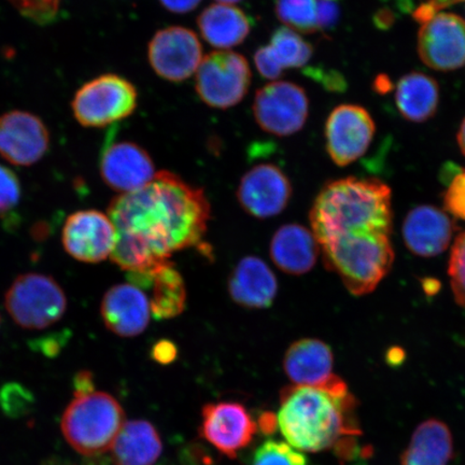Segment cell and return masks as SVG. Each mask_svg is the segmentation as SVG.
I'll return each mask as SVG.
<instances>
[{
    "label": "cell",
    "mask_w": 465,
    "mask_h": 465,
    "mask_svg": "<svg viewBox=\"0 0 465 465\" xmlns=\"http://www.w3.org/2000/svg\"><path fill=\"white\" fill-rule=\"evenodd\" d=\"M395 20H397V15H395L391 9L388 8L378 10L373 17L375 26L383 29V31H387V29L392 27Z\"/></svg>",
    "instance_id": "39"
},
{
    "label": "cell",
    "mask_w": 465,
    "mask_h": 465,
    "mask_svg": "<svg viewBox=\"0 0 465 465\" xmlns=\"http://www.w3.org/2000/svg\"><path fill=\"white\" fill-rule=\"evenodd\" d=\"M444 205L452 216L465 221V171L458 172L449 182Z\"/></svg>",
    "instance_id": "33"
},
{
    "label": "cell",
    "mask_w": 465,
    "mask_h": 465,
    "mask_svg": "<svg viewBox=\"0 0 465 465\" xmlns=\"http://www.w3.org/2000/svg\"><path fill=\"white\" fill-rule=\"evenodd\" d=\"M340 19V8L334 2L318 0V29L330 31Z\"/></svg>",
    "instance_id": "35"
},
{
    "label": "cell",
    "mask_w": 465,
    "mask_h": 465,
    "mask_svg": "<svg viewBox=\"0 0 465 465\" xmlns=\"http://www.w3.org/2000/svg\"><path fill=\"white\" fill-rule=\"evenodd\" d=\"M457 141L459 147H460L462 153L465 155V119L460 125V129H459Z\"/></svg>",
    "instance_id": "43"
},
{
    "label": "cell",
    "mask_w": 465,
    "mask_h": 465,
    "mask_svg": "<svg viewBox=\"0 0 465 465\" xmlns=\"http://www.w3.org/2000/svg\"><path fill=\"white\" fill-rule=\"evenodd\" d=\"M401 114L411 122H426L438 112L440 89L436 81L421 73H411L401 78L395 93Z\"/></svg>",
    "instance_id": "25"
},
{
    "label": "cell",
    "mask_w": 465,
    "mask_h": 465,
    "mask_svg": "<svg viewBox=\"0 0 465 465\" xmlns=\"http://www.w3.org/2000/svg\"><path fill=\"white\" fill-rule=\"evenodd\" d=\"M310 218L319 246L391 240V190L377 179L334 180L319 192Z\"/></svg>",
    "instance_id": "2"
},
{
    "label": "cell",
    "mask_w": 465,
    "mask_h": 465,
    "mask_svg": "<svg viewBox=\"0 0 465 465\" xmlns=\"http://www.w3.org/2000/svg\"><path fill=\"white\" fill-rule=\"evenodd\" d=\"M374 120L358 104H341L325 124V147L334 164L346 167L361 158L375 135Z\"/></svg>",
    "instance_id": "10"
},
{
    "label": "cell",
    "mask_w": 465,
    "mask_h": 465,
    "mask_svg": "<svg viewBox=\"0 0 465 465\" xmlns=\"http://www.w3.org/2000/svg\"><path fill=\"white\" fill-rule=\"evenodd\" d=\"M252 110L262 131L288 137L303 130L310 114V100L299 84L272 81L255 93Z\"/></svg>",
    "instance_id": "8"
},
{
    "label": "cell",
    "mask_w": 465,
    "mask_h": 465,
    "mask_svg": "<svg viewBox=\"0 0 465 465\" xmlns=\"http://www.w3.org/2000/svg\"><path fill=\"white\" fill-rule=\"evenodd\" d=\"M49 143V131L38 116L25 112L0 116V155L11 164H35L45 154Z\"/></svg>",
    "instance_id": "16"
},
{
    "label": "cell",
    "mask_w": 465,
    "mask_h": 465,
    "mask_svg": "<svg viewBox=\"0 0 465 465\" xmlns=\"http://www.w3.org/2000/svg\"><path fill=\"white\" fill-rule=\"evenodd\" d=\"M110 450L114 465H155L163 444L153 423L132 420L124 423Z\"/></svg>",
    "instance_id": "23"
},
{
    "label": "cell",
    "mask_w": 465,
    "mask_h": 465,
    "mask_svg": "<svg viewBox=\"0 0 465 465\" xmlns=\"http://www.w3.org/2000/svg\"><path fill=\"white\" fill-rule=\"evenodd\" d=\"M162 7L172 14L185 15L194 11L203 0H159Z\"/></svg>",
    "instance_id": "37"
},
{
    "label": "cell",
    "mask_w": 465,
    "mask_h": 465,
    "mask_svg": "<svg viewBox=\"0 0 465 465\" xmlns=\"http://www.w3.org/2000/svg\"><path fill=\"white\" fill-rule=\"evenodd\" d=\"M100 172L104 183L122 194L143 188L158 173L147 151L132 142H112L104 145Z\"/></svg>",
    "instance_id": "15"
},
{
    "label": "cell",
    "mask_w": 465,
    "mask_h": 465,
    "mask_svg": "<svg viewBox=\"0 0 465 465\" xmlns=\"http://www.w3.org/2000/svg\"><path fill=\"white\" fill-rule=\"evenodd\" d=\"M266 48L282 72L303 68L313 55V46L299 33L286 26L276 29Z\"/></svg>",
    "instance_id": "27"
},
{
    "label": "cell",
    "mask_w": 465,
    "mask_h": 465,
    "mask_svg": "<svg viewBox=\"0 0 465 465\" xmlns=\"http://www.w3.org/2000/svg\"><path fill=\"white\" fill-rule=\"evenodd\" d=\"M0 322H2V320H0Z\"/></svg>",
    "instance_id": "46"
},
{
    "label": "cell",
    "mask_w": 465,
    "mask_h": 465,
    "mask_svg": "<svg viewBox=\"0 0 465 465\" xmlns=\"http://www.w3.org/2000/svg\"><path fill=\"white\" fill-rule=\"evenodd\" d=\"M229 293L236 304L249 310H265L274 303L278 282L274 272L258 257L238 262L229 278Z\"/></svg>",
    "instance_id": "18"
},
{
    "label": "cell",
    "mask_w": 465,
    "mask_h": 465,
    "mask_svg": "<svg viewBox=\"0 0 465 465\" xmlns=\"http://www.w3.org/2000/svg\"><path fill=\"white\" fill-rule=\"evenodd\" d=\"M261 426L264 432L272 433L276 428V418L271 414L262 417Z\"/></svg>",
    "instance_id": "42"
},
{
    "label": "cell",
    "mask_w": 465,
    "mask_h": 465,
    "mask_svg": "<svg viewBox=\"0 0 465 465\" xmlns=\"http://www.w3.org/2000/svg\"><path fill=\"white\" fill-rule=\"evenodd\" d=\"M5 306L22 329L43 330L65 315L67 298L54 278L27 272L11 284L5 296Z\"/></svg>",
    "instance_id": "5"
},
{
    "label": "cell",
    "mask_w": 465,
    "mask_h": 465,
    "mask_svg": "<svg viewBox=\"0 0 465 465\" xmlns=\"http://www.w3.org/2000/svg\"><path fill=\"white\" fill-rule=\"evenodd\" d=\"M278 426L290 446L318 452L340 443L341 436L359 434L353 421L356 400L335 375L322 387L283 389Z\"/></svg>",
    "instance_id": "3"
},
{
    "label": "cell",
    "mask_w": 465,
    "mask_h": 465,
    "mask_svg": "<svg viewBox=\"0 0 465 465\" xmlns=\"http://www.w3.org/2000/svg\"><path fill=\"white\" fill-rule=\"evenodd\" d=\"M197 27L205 42L219 50H230L245 43L252 22L235 5L213 4L197 17Z\"/></svg>",
    "instance_id": "22"
},
{
    "label": "cell",
    "mask_w": 465,
    "mask_h": 465,
    "mask_svg": "<svg viewBox=\"0 0 465 465\" xmlns=\"http://www.w3.org/2000/svg\"><path fill=\"white\" fill-rule=\"evenodd\" d=\"M252 80L245 56L218 50L203 56L195 74V91L208 107L225 110L237 106L246 97Z\"/></svg>",
    "instance_id": "6"
},
{
    "label": "cell",
    "mask_w": 465,
    "mask_h": 465,
    "mask_svg": "<svg viewBox=\"0 0 465 465\" xmlns=\"http://www.w3.org/2000/svg\"><path fill=\"white\" fill-rule=\"evenodd\" d=\"M452 223L444 212L433 206L412 209L404 221L403 237L407 248L423 258L443 253L452 237Z\"/></svg>",
    "instance_id": "19"
},
{
    "label": "cell",
    "mask_w": 465,
    "mask_h": 465,
    "mask_svg": "<svg viewBox=\"0 0 465 465\" xmlns=\"http://www.w3.org/2000/svg\"><path fill=\"white\" fill-rule=\"evenodd\" d=\"M151 295V313L155 319H173L183 313L187 304V289L183 277L170 260L154 272Z\"/></svg>",
    "instance_id": "26"
},
{
    "label": "cell",
    "mask_w": 465,
    "mask_h": 465,
    "mask_svg": "<svg viewBox=\"0 0 465 465\" xmlns=\"http://www.w3.org/2000/svg\"><path fill=\"white\" fill-rule=\"evenodd\" d=\"M74 397L89 394L95 391L94 380L89 371H80L74 381Z\"/></svg>",
    "instance_id": "38"
},
{
    "label": "cell",
    "mask_w": 465,
    "mask_h": 465,
    "mask_svg": "<svg viewBox=\"0 0 465 465\" xmlns=\"http://www.w3.org/2000/svg\"><path fill=\"white\" fill-rule=\"evenodd\" d=\"M62 241L72 258L84 263H100L112 257L116 231L109 216L90 209L74 213L67 218Z\"/></svg>",
    "instance_id": "12"
},
{
    "label": "cell",
    "mask_w": 465,
    "mask_h": 465,
    "mask_svg": "<svg viewBox=\"0 0 465 465\" xmlns=\"http://www.w3.org/2000/svg\"><path fill=\"white\" fill-rule=\"evenodd\" d=\"M177 348L170 341H160L151 351V357L160 364H170L177 357Z\"/></svg>",
    "instance_id": "36"
},
{
    "label": "cell",
    "mask_w": 465,
    "mask_h": 465,
    "mask_svg": "<svg viewBox=\"0 0 465 465\" xmlns=\"http://www.w3.org/2000/svg\"><path fill=\"white\" fill-rule=\"evenodd\" d=\"M125 414L113 395L103 391L75 397L64 411L61 430L72 449L85 457L112 449Z\"/></svg>",
    "instance_id": "4"
},
{
    "label": "cell",
    "mask_w": 465,
    "mask_h": 465,
    "mask_svg": "<svg viewBox=\"0 0 465 465\" xmlns=\"http://www.w3.org/2000/svg\"><path fill=\"white\" fill-rule=\"evenodd\" d=\"M252 465H307L302 453L282 441L266 440L254 452Z\"/></svg>",
    "instance_id": "29"
},
{
    "label": "cell",
    "mask_w": 465,
    "mask_h": 465,
    "mask_svg": "<svg viewBox=\"0 0 465 465\" xmlns=\"http://www.w3.org/2000/svg\"><path fill=\"white\" fill-rule=\"evenodd\" d=\"M319 252L315 234L298 223L282 226L271 241L272 261L288 275L301 276L311 272L316 265Z\"/></svg>",
    "instance_id": "21"
},
{
    "label": "cell",
    "mask_w": 465,
    "mask_h": 465,
    "mask_svg": "<svg viewBox=\"0 0 465 465\" xmlns=\"http://www.w3.org/2000/svg\"><path fill=\"white\" fill-rule=\"evenodd\" d=\"M449 272L457 303L465 308V232L458 236L452 247Z\"/></svg>",
    "instance_id": "31"
},
{
    "label": "cell",
    "mask_w": 465,
    "mask_h": 465,
    "mask_svg": "<svg viewBox=\"0 0 465 465\" xmlns=\"http://www.w3.org/2000/svg\"><path fill=\"white\" fill-rule=\"evenodd\" d=\"M108 216L116 231L110 258L129 272L131 283L148 289L173 253L203 242L211 205L202 189L162 171L143 188L116 197Z\"/></svg>",
    "instance_id": "1"
},
{
    "label": "cell",
    "mask_w": 465,
    "mask_h": 465,
    "mask_svg": "<svg viewBox=\"0 0 465 465\" xmlns=\"http://www.w3.org/2000/svg\"><path fill=\"white\" fill-rule=\"evenodd\" d=\"M292 197V184L281 167L270 163L255 165L243 174L237 200L250 216L269 219L278 216Z\"/></svg>",
    "instance_id": "11"
},
{
    "label": "cell",
    "mask_w": 465,
    "mask_h": 465,
    "mask_svg": "<svg viewBox=\"0 0 465 465\" xmlns=\"http://www.w3.org/2000/svg\"><path fill=\"white\" fill-rule=\"evenodd\" d=\"M436 15H438V10H436L429 2L423 3L420 7L414 10V19L418 23H420L421 25L431 21Z\"/></svg>",
    "instance_id": "40"
},
{
    "label": "cell",
    "mask_w": 465,
    "mask_h": 465,
    "mask_svg": "<svg viewBox=\"0 0 465 465\" xmlns=\"http://www.w3.org/2000/svg\"><path fill=\"white\" fill-rule=\"evenodd\" d=\"M138 93L129 80L104 74L84 84L75 94L73 112L85 127H104L129 118L137 107Z\"/></svg>",
    "instance_id": "7"
},
{
    "label": "cell",
    "mask_w": 465,
    "mask_h": 465,
    "mask_svg": "<svg viewBox=\"0 0 465 465\" xmlns=\"http://www.w3.org/2000/svg\"><path fill=\"white\" fill-rule=\"evenodd\" d=\"M20 13L38 23H49L54 19L60 0H9Z\"/></svg>",
    "instance_id": "32"
},
{
    "label": "cell",
    "mask_w": 465,
    "mask_h": 465,
    "mask_svg": "<svg viewBox=\"0 0 465 465\" xmlns=\"http://www.w3.org/2000/svg\"><path fill=\"white\" fill-rule=\"evenodd\" d=\"M216 2L220 4L235 5L237 3L242 2V0H216Z\"/></svg>",
    "instance_id": "44"
},
{
    "label": "cell",
    "mask_w": 465,
    "mask_h": 465,
    "mask_svg": "<svg viewBox=\"0 0 465 465\" xmlns=\"http://www.w3.org/2000/svg\"><path fill=\"white\" fill-rule=\"evenodd\" d=\"M452 455L450 428L440 420H429L415 430L409 447L401 457V465H449Z\"/></svg>",
    "instance_id": "24"
},
{
    "label": "cell",
    "mask_w": 465,
    "mask_h": 465,
    "mask_svg": "<svg viewBox=\"0 0 465 465\" xmlns=\"http://www.w3.org/2000/svg\"><path fill=\"white\" fill-rule=\"evenodd\" d=\"M373 87L380 94H386V93L392 90L393 84L391 78L387 77L385 74H381L375 79Z\"/></svg>",
    "instance_id": "41"
},
{
    "label": "cell",
    "mask_w": 465,
    "mask_h": 465,
    "mask_svg": "<svg viewBox=\"0 0 465 465\" xmlns=\"http://www.w3.org/2000/svg\"><path fill=\"white\" fill-rule=\"evenodd\" d=\"M101 313L104 325L120 337H135L148 328L150 299L133 283H120L104 295Z\"/></svg>",
    "instance_id": "17"
},
{
    "label": "cell",
    "mask_w": 465,
    "mask_h": 465,
    "mask_svg": "<svg viewBox=\"0 0 465 465\" xmlns=\"http://www.w3.org/2000/svg\"><path fill=\"white\" fill-rule=\"evenodd\" d=\"M203 45L195 32L183 26H170L154 34L148 45L150 66L160 78L180 84L199 69Z\"/></svg>",
    "instance_id": "9"
},
{
    "label": "cell",
    "mask_w": 465,
    "mask_h": 465,
    "mask_svg": "<svg viewBox=\"0 0 465 465\" xmlns=\"http://www.w3.org/2000/svg\"><path fill=\"white\" fill-rule=\"evenodd\" d=\"M257 424L245 406L235 402L207 404L202 411L201 434L229 458L252 443Z\"/></svg>",
    "instance_id": "14"
},
{
    "label": "cell",
    "mask_w": 465,
    "mask_h": 465,
    "mask_svg": "<svg viewBox=\"0 0 465 465\" xmlns=\"http://www.w3.org/2000/svg\"><path fill=\"white\" fill-rule=\"evenodd\" d=\"M333 351L324 341L303 339L288 348L284 373L295 386L322 387L335 376Z\"/></svg>",
    "instance_id": "20"
},
{
    "label": "cell",
    "mask_w": 465,
    "mask_h": 465,
    "mask_svg": "<svg viewBox=\"0 0 465 465\" xmlns=\"http://www.w3.org/2000/svg\"><path fill=\"white\" fill-rule=\"evenodd\" d=\"M275 14L284 26L296 33L319 31L318 0H275Z\"/></svg>",
    "instance_id": "28"
},
{
    "label": "cell",
    "mask_w": 465,
    "mask_h": 465,
    "mask_svg": "<svg viewBox=\"0 0 465 465\" xmlns=\"http://www.w3.org/2000/svg\"><path fill=\"white\" fill-rule=\"evenodd\" d=\"M329 2H335V0H329Z\"/></svg>",
    "instance_id": "45"
},
{
    "label": "cell",
    "mask_w": 465,
    "mask_h": 465,
    "mask_svg": "<svg viewBox=\"0 0 465 465\" xmlns=\"http://www.w3.org/2000/svg\"><path fill=\"white\" fill-rule=\"evenodd\" d=\"M418 54L430 68L451 72L465 64V21L453 14L436 15L418 33Z\"/></svg>",
    "instance_id": "13"
},
{
    "label": "cell",
    "mask_w": 465,
    "mask_h": 465,
    "mask_svg": "<svg viewBox=\"0 0 465 465\" xmlns=\"http://www.w3.org/2000/svg\"><path fill=\"white\" fill-rule=\"evenodd\" d=\"M253 61L255 68H257L261 77L272 81H276L282 77L283 72L278 67L277 64L272 61L269 51L266 49V45L261 46V48L255 52Z\"/></svg>",
    "instance_id": "34"
},
{
    "label": "cell",
    "mask_w": 465,
    "mask_h": 465,
    "mask_svg": "<svg viewBox=\"0 0 465 465\" xmlns=\"http://www.w3.org/2000/svg\"><path fill=\"white\" fill-rule=\"evenodd\" d=\"M21 195L19 178L8 167L0 165V219L7 220L13 216L20 205Z\"/></svg>",
    "instance_id": "30"
}]
</instances>
